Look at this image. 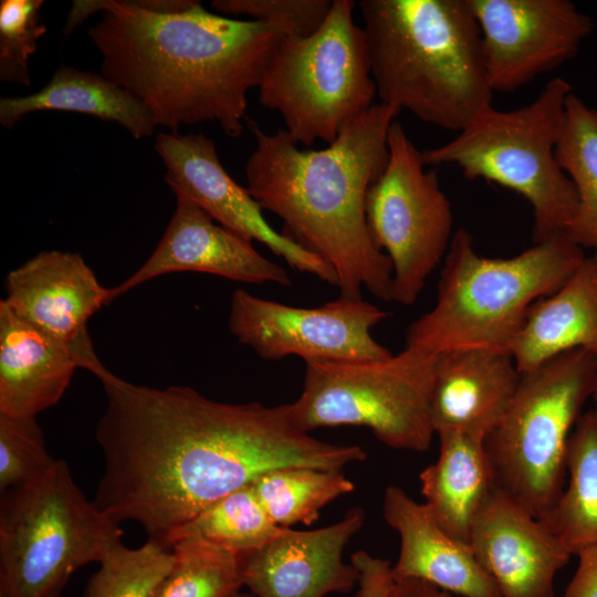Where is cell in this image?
Masks as SVG:
<instances>
[{
  "label": "cell",
  "mask_w": 597,
  "mask_h": 597,
  "mask_svg": "<svg viewBox=\"0 0 597 597\" xmlns=\"http://www.w3.org/2000/svg\"><path fill=\"white\" fill-rule=\"evenodd\" d=\"M42 0L0 2V80L31 86L29 59L46 32L41 21Z\"/></svg>",
  "instance_id": "31"
},
{
  "label": "cell",
  "mask_w": 597,
  "mask_h": 597,
  "mask_svg": "<svg viewBox=\"0 0 597 597\" xmlns=\"http://www.w3.org/2000/svg\"><path fill=\"white\" fill-rule=\"evenodd\" d=\"M492 92L512 93L574 59L594 21L569 0H468Z\"/></svg>",
  "instance_id": "13"
},
{
  "label": "cell",
  "mask_w": 597,
  "mask_h": 597,
  "mask_svg": "<svg viewBox=\"0 0 597 597\" xmlns=\"http://www.w3.org/2000/svg\"><path fill=\"white\" fill-rule=\"evenodd\" d=\"M589 258H590V260L593 261V263H594V265H595V268H596V270H597V249L594 250L593 255L589 256Z\"/></svg>",
  "instance_id": "38"
},
{
  "label": "cell",
  "mask_w": 597,
  "mask_h": 597,
  "mask_svg": "<svg viewBox=\"0 0 597 597\" xmlns=\"http://www.w3.org/2000/svg\"><path fill=\"white\" fill-rule=\"evenodd\" d=\"M4 303L20 317L67 343L88 336L87 321L108 304L109 289L78 253L42 251L11 270Z\"/></svg>",
  "instance_id": "18"
},
{
  "label": "cell",
  "mask_w": 597,
  "mask_h": 597,
  "mask_svg": "<svg viewBox=\"0 0 597 597\" xmlns=\"http://www.w3.org/2000/svg\"><path fill=\"white\" fill-rule=\"evenodd\" d=\"M355 2L333 0L322 25L307 36H283L273 50L259 102L277 112L294 143L328 145L377 95Z\"/></svg>",
  "instance_id": "9"
},
{
  "label": "cell",
  "mask_w": 597,
  "mask_h": 597,
  "mask_svg": "<svg viewBox=\"0 0 597 597\" xmlns=\"http://www.w3.org/2000/svg\"><path fill=\"white\" fill-rule=\"evenodd\" d=\"M56 459L46 450L35 417L0 413V490L24 484L49 470Z\"/></svg>",
  "instance_id": "32"
},
{
  "label": "cell",
  "mask_w": 597,
  "mask_h": 597,
  "mask_svg": "<svg viewBox=\"0 0 597 597\" xmlns=\"http://www.w3.org/2000/svg\"><path fill=\"white\" fill-rule=\"evenodd\" d=\"M357 7L380 103L453 132L492 106L468 0H360Z\"/></svg>",
  "instance_id": "4"
},
{
  "label": "cell",
  "mask_w": 597,
  "mask_h": 597,
  "mask_svg": "<svg viewBox=\"0 0 597 597\" xmlns=\"http://www.w3.org/2000/svg\"><path fill=\"white\" fill-rule=\"evenodd\" d=\"M438 355L405 347L379 360L305 362L303 390L290 404L295 425L370 429L398 450L425 452L436 434L430 400Z\"/></svg>",
  "instance_id": "10"
},
{
  "label": "cell",
  "mask_w": 597,
  "mask_h": 597,
  "mask_svg": "<svg viewBox=\"0 0 597 597\" xmlns=\"http://www.w3.org/2000/svg\"><path fill=\"white\" fill-rule=\"evenodd\" d=\"M57 460L38 478L1 492L0 597H60L71 575L122 542Z\"/></svg>",
  "instance_id": "7"
},
{
  "label": "cell",
  "mask_w": 597,
  "mask_h": 597,
  "mask_svg": "<svg viewBox=\"0 0 597 597\" xmlns=\"http://www.w3.org/2000/svg\"><path fill=\"white\" fill-rule=\"evenodd\" d=\"M388 150L386 168L367 192L366 222L374 244L391 263V300L410 306L444 260L453 214L436 171L425 169L421 151L396 119Z\"/></svg>",
  "instance_id": "11"
},
{
  "label": "cell",
  "mask_w": 597,
  "mask_h": 597,
  "mask_svg": "<svg viewBox=\"0 0 597 597\" xmlns=\"http://www.w3.org/2000/svg\"><path fill=\"white\" fill-rule=\"evenodd\" d=\"M83 368L106 398L95 431L104 472L93 501L117 523H139L164 547L175 530L260 475L323 461L322 441L295 425L290 404H228L187 386L136 385L95 352Z\"/></svg>",
  "instance_id": "1"
},
{
  "label": "cell",
  "mask_w": 597,
  "mask_h": 597,
  "mask_svg": "<svg viewBox=\"0 0 597 597\" xmlns=\"http://www.w3.org/2000/svg\"><path fill=\"white\" fill-rule=\"evenodd\" d=\"M398 113L374 104L321 150H301L284 128L269 134L248 119L256 140L245 164L249 192L283 220L285 234L333 268L341 297L363 300L366 289L391 301L392 268L370 238L366 197L386 168Z\"/></svg>",
  "instance_id": "3"
},
{
  "label": "cell",
  "mask_w": 597,
  "mask_h": 597,
  "mask_svg": "<svg viewBox=\"0 0 597 597\" xmlns=\"http://www.w3.org/2000/svg\"><path fill=\"white\" fill-rule=\"evenodd\" d=\"M577 348L597 353V270L589 256L555 293L531 306L510 353L523 373Z\"/></svg>",
  "instance_id": "23"
},
{
  "label": "cell",
  "mask_w": 597,
  "mask_h": 597,
  "mask_svg": "<svg viewBox=\"0 0 597 597\" xmlns=\"http://www.w3.org/2000/svg\"><path fill=\"white\" fill-rule=\"evenodd\" d=\"M388 597H453L447 590L418 578L394 579Z\"/></svg>",
  "instance_id": "36"
},
{
  "label": "cell",
  "mask_w": 597,
  "mask_h": 597,
  "mask_svg": "<svg viewBox=\"0 0 597 597\" xmlns=\"http://www.w3.org/2000/svg\"><path fill=\"white\" fill-rule=\"evenodd\" d=\"M364 521V511L354 507L338 522L317 530L282 527L264 546L244 554L243 586L256 597H324L350 591L358 573L343 562V552Z\"/></svg>",
  "instance_id": "15"
},
{
  "label": "cell",
  "mask_w": 597,
  "mask_h": 597,
  "mask_svg": "<svg viewBox=\"0 0 597 597\" xmlns=\"http://www.w3.org/2000/svg\"><path fill=\"white\" fill-rule=\"evenodd\" d=\"M383 513L400 538L394 579H423L462 597H502L470 544L448 534L425 503L389 485L384 493Z\"/></svg>",
  "instance_id": "20"
},
{
  "label": "cell",
  "mask_w": 597,
  "mask_h": 597,
  "mask_svg": "<svg viewBox=\"0 0 597 597\" xmlns=\"http://www.w3.org/2000/svg\"><path fill=\"white\" fill-rule=\"evenodd\" d=\"M555 157L578 198L576 216L565 232L583 249H597V108L573 92L565 106Z\"/></svg>",
  "instance_id": "26"
},
{
  "label": "cell",
  "mask_w": 597,
  "mask_h": 597,
  "mask_svg": "<svg viewBox=\"0 0 597 597\" xmlns=\"http://www.w3.org/2000/svg\"><path fill=\"white\" fill-rule=\"evenodd\" d=\"M469 544L502 597H554L555 577L573 555L499 488L476 517Z\"/></svg>",
  "instance_id": "17"
},
{
  "label": "cell",
  "mask_w": 597,
  "mask_h": 597,
  "mask_svg": "<svg viewBox=\"0 0 597 597\" xmlns=\"http://www.w3.org/2000/svg\"><path fill=\"white\" fill-rule=\"evenodd\" d=\"M174 561L171 549L151 540L137 548L121 542L100 562L83 597H151Z\"/></svg>",
  "instance_id": "30"
},
{
  "label": "cell",
  "mask_w": 597,
  "mask_h": 597,
  "mask_svg": "<svg viewBox=\"0 0 597 597\" xmlns=\"http://www.w3.org/2000/svg\"><path fill=\"white\" fill-rule=\"evenodd\" d=\"M575 555L578 566L564 597H597V544L585 546Z\"/></svg>",
  "instance_id": "35"
},
{
  "label": "cell",
  "mask_w": 597,
  "mask_h": 597,
  "mask_svg": "<svg viewBox=\"0 0 597 597\" xmlns=\"http://www.w3.org/2000/svg\"><path fill=\"white\" fill-rule=\"evenodd\" d=\"M202 272L251 284L291 285L286 270L260 254L252 241L222 227L189 199L177 196L175 212L151 255L109 301L159 275Z\"/></svg>",
  "instance_id": "16"
},
{
  "label": "cell",
  "mask_w": 597,
  "mask_h": 597,
  "mask_svg": "<svg viewBox=\"0 0 597 597\" xmlns=\"http://www.w3.org/2000/svg\"><path fill=\"white\" fill-rule=\"evenodd\" d=\"M596 378L597 353L582 348L521 373L506 413L484 440L498 488L538 520L564 490L568 440Z\"/></svg>",
  "instance_id": "8"
},
{
  "label": "cell",
  "mask_w": 597,
  "mask_h": 597,
  "mask_svg": "<svg viewBox=\"0 0 597 597\" xmlns=\"http://www.w3.org/2000/svg\"><path fill=\"white\" fill-rule=\"evenodd\" d=\"M520 377L509 353L462 349L438 355L430 400L436 434L461 431L486 438L506 413Z\"/></svg>",
  "instance_id": "21"
},
{
  "label": "cell",
  "mask_w": 597,
  "mask_h": 597,
  "mask_svg": "<svg viewBox=\"0 0 597 597\" xmlns=\"http://www.w3.org/2000/svg\"><path fill=\"white\" fill-rule=\"evenodd\" d=\"M331 0H213L211 7L221 15L245 14L255 21L273 24L285 36H307L324 22Z\"/></svg>",
  "instance_id": "33"
},
{
  "label": "cell",
  "mask_w": 597,
  "mask_h": 597,
  "mask_svg": "<svg viewBox=\"0 0 597 597\" xmlns=\"http://www.w3.org/2000/svg\"><path fill=\"white\" fill-rule=\"evenodd\" d=\"M62 111L114 122L136 138L151 136L158 127L149 109L130 92L103 74L60 66L38 92L0 98V124L12 128L24 116Z\"/></svg>",
  "instance_id": "24"
},
{
  "label": "cell",
  "mask_w": 597,
  "mask_h": 597,
  "mask_svg": "<svg viewBox=\"0 0 597 597\" xmlns=\"http://www.w3.org/2000/svg\"><path fill=\"white\" fill-rule=\"evenodd\" d=\"M388 316L364 300L339 296L317 307H298L239 289L231 297L229 331L265 360L291 355L304 362L379 360L392 353L371 329Z\"/></svg>",
  "instance_id": "12"
},
{
  "label": "cell",
  "mask_w": 597,
  "mask_h": 597,
  "mask_svg": "<svg viewBox=\"0 0 597 597\" xmlns=\"http://www.w3.org/2000/svg\"><path fill=\"white\" fill-rule=\"evenodd\" d=\"M437 436L439 455L419 474L421 493L437 523L469 544L476 517L498 489L485 438L461 431Z\"/></svg>",
  "instance_id": "22"
},
{
  "label": "cell",
  "mask_w": 597,
  "mask_h": 597,
  "mask_svg": "<svg viewBox=\"0 0 597 597\" xmlns=\"http://www.w3.org/2000/svg\"><path fill=\"white\" fill-rule=\"evenodd\" d=\"M569 82L554 77L528 105L482 111L450 142L421 151L427 166L455 165L467 179H484L522 196L533 210V242L566 232L578 207L555 147Z\"/></svg>",
  "instance_id": "6"
},
{
  "label": "cell",
  "mask_w": 597,
  "mask_h": 597,
  "mask_svg": "<svg viewBox=\"0 0 597 597\" xmlns=\"http://www.w3.org/2000/svg\"><path fill=\"white\" fill-rule=\"evenodd\" d=\"M567 484L542 519L573 554L597 544V407L582 413L567 447Z\"/></svg>",
  "instance_id": "25"
},
{
  "label": "cell",
  "mask_w": 597,
  "mask_h": 597,
  "mask_svg": "<svg viewBox=\"0 0 597 597\" xmlns=\"http://www.w3.org/2000/svg\"><path fill=\"white\" fill-rule=\"evenodd\" d=\"M251 486L280 527L313 524L325 505L355 488L341 469L312 467L276 469L256 478Z\"/></svg>",
  "instance_id": "28"
},
{
  "label": "cell",
  "mask_w": 597,
  "mask_h": 597,
  "mask_svg": "<svg viewBox=\"0 0 597 597\" xmlns=\"http://www.w3.org/2000/svg\"><path fill=\"white\" fill-rule=\"evenodd\" d=\"M98 12L88 35L102 56V74L171 132L214 122L239 137L248 93L259 87L285 36L270 23L210 13L196 0H77L64 34Z\"/></svg>",
  "instance_id": "2"
},
{
  "label": "cell",
  "mask_w": 597,
  "mask_h": 597,
  "mask_svg": "<svg viewBox=\"0 0 597 597\" xmlns=\"http://www.w3.org/2000/svg\"><path fill=\"white\" fill-rule=\"evenodd\" d=\"M232 597H251V595L238 593V594L233 595Z\"/></svg>",
  "instance_id": "39"
},
{
  "label": "cell",
  "mask_w": 597,
  "mask_h": 597,
  "mask_svg": "<svg viewBox=\"0 0 597 597\" xmlns=\"http://www.w3.org/2000/svg\"><path fill=\"white\" fill-rule=\"evenodd\" d=\"M281 528L266 514L250 483L175 530L165 546L170 549L175 544L200 542L247 554L264 546Z\"/></svg>",
  "instance_id": "27"
},
{
  "label": "cell",
  "mask_w": 597,
  "mask_h": 597,
  "mask_svg": "<svg viewBox=\"0 0 597 597\" xmlns=\"http://www.w3.org/2000/svg\"><path fill=\"white\" fill-rule=\"evenodd\" d=\"M358 573L355 597H388L394 585L392 566L388 561L357 551L350 557Z\"/></svg>",
  "instance_id": "34"
},
{
  "label": "cell",
  "mask_w": 597,
  "mask_h": 597,
  "mask_svg": "<svg viewBox=\"0 0 597 597\" xmlns=\"http://www.w3.org/2000/svg\"><path fill=\"white\" fill-rule=\"evenodd\" d=\"M591 399L594 400L596 407H597V378H596V383H595V387H594V392H593V396H591Z\"/></svg>",
  "instance_id": "37"
},
{
  "label": "cell",
  "mask_w": 597,
  "mask_h": 597,
  "mask_svg": "<svg viewBox=\"0 0 597 597\" xmlns=\"http://www.w3.org/2000/svg\"><path fill=\"white\" fill-rule=\"evenodd\" d=\"M155 149L176 197L189 199L222 227L263 243L294 270L337 285L335 271L323 258L268 223L248 188L223 168L212 139L201 133L163 132L155 136Z\"/></svg>",
  "instance_id": "14"
},
{
  "label": "cell",
  "mask_w": 597,
  "mask_h": 597,
  "mask_svg": "<svg viewBox=\"0 0 597 597\" xmlns=\"http://www.w3.org/2000/svg\"><path fill=\"white\" fill-rule=\"evenodd\" d=\"M170 549L174 564L151 597H232L243 586L244 554L200 542Z\"/></svg>",
  "instance_id": "29"
},
{
  "label": "cell",
  "mask_w": 597,
  "mask_h": 597,
  "mask_svg": "<svg viewBox=\"0 0 597 597\" xmlns=\"http://www.w3.org/2000/svg\"><path fill=\"white\" fill-rule=\"evenodd\" d=\"M90 336L61 341L0 301V413L35 417L63 397L85 353Z\"/></svg>",
  "instance_id": "19"
},
{
  "label": "cell",
  "mask_w": 597,
  "mask_h": 597,
  "mask_svg": "<svg viewBox=\"0 0 597 597\" xmlns=\"http://www.w3.org/2000/svg\"><path fill=\"white\" fill-rule=\"evenodd\" d=\"M587 256L565 232L505 259L481 256L458 229L443 260L434 306L407 329L406 347L511 354L531 306L555 293Z\"/></svg>",
  "instance_id": "5"
}]
</instances>
